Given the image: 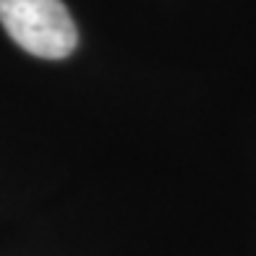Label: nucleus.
I'll list each match as a JSON object with an SVG mask.
<instances>
[{
	"label": "nucleus",
	"instance_id": "obj_1",
	"mask_svg": "<svg viewBox=\"0 0 256 256\" xmlns=\"http://www.w3.org/2000/svg\"><path fill=\"white\" fill-rule=\"evenodd\" d=\"M0 24L21 50L48 60H63L78 42L63 0H0Z\"/></svg>",
	"mask_w": 256,
	"mask_h": 256
}]
</instances>
